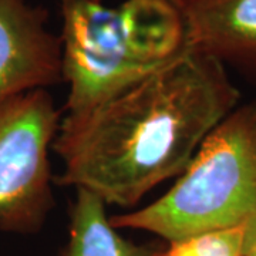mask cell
I'll return each mask as SVG.
<instances>
[{
	"label": "cell",
	"mask_w": 256,
	"mask_h": 256,
	"mask_svg": "<svg viewBox=\"0 0 256 256\" xmlns=\"http://www.w3.org/2000/svg\"><path fill=\"white\" fill-rule=\"evenodd\" d=\"M106 202L96 194L76 190L70 210V235L60 256H161L164 246L140 245L121 236L111 225Z\"/></svg>",
	"instance_id": "obj_7"
},
{
	"label": "cell",
	"mask_w": 256,
	"mask_h": 256,
	"mask_svg": "<svg viewBox=\"0 0 256 256\" xmlns=\"http://www.w3.org/2000/svg\"><path fill=\"white\" fill-rule=\"evenodd\" d=\"M168 244L212 230L256 226V100L238 106L204 140L175 185L156 202L110 216Z\"/></svg>",
	"instance_id": "obj_3"
},
{
	"label": "cell",
	"mask_w": 256,
	"mask_h": 256,
	"mask_svg": "<svg viewBox=\"0 0 256 256\" xmlns=\"http://www.w3.org/2000/svg\"><path fill=\"white\" fill-rule=\"evenodd\" d=\"M194 50L256 77V0H184Z\"/></svg>",
	"instance_id": "obj_6"
},
{
	"label": "cell",
	"mask_w": 256,
	"mask_h": 256,
	"mask_svg": "<svg viewBox=\"0 0 256 256\" xmlns=\"http://www.w3.org/2000/svg\"><path fill=\"white\" fill-rule=\"evenodd\" d=\"M249 226L212 230L168 244L161 256H245Z\"/></svg>",
	"instance_id": "obj_8"
},
{
	"label": "cell",
	"mask_w": 256,
	"mask_h": 256,
	"mask_svg": "<svg viewBox=\"0 0 256 256\" xmlns=\"http://www.w3.org/2000/svg\"><path fill=\"white\" fill-rule=\"evenodd\" d=\"M239 98L225 66L192 50L92 108L66 112L52 146L63 162L56 182L92 192L106 205L136 206L182 174Z\"/></svg>",
	"instance_id": "obj_1"
},
{
	"label": "cell",
	"mask_w": 256,
	"mask_h": 256,
	"mask_svg": "<svg viewBox=\"0 0 256 256\" xmlns=\"http://www.w3.org/2000/svg\"><path fill=\"white\" fill-rule=\"evenodd\" d=\"M245 256H256V230L249 232Z\"/></svg>",
	"instance_id": "obj_9"
},
{
	"label": "cell",
	"mask_w": 256,
	"mask_h": 256,
	"mask_svg": "<svg viewBox=\"0 0 256 256\" xmlns=\"http://www.w3.org/2000/svg\"><path fill=\"white\" fill-rule=\"evenodd\" d=\"M67 112L100 104L191 53L184 0H60Z\"/></svg>",
	"instance_id": "obj_2"
},
{
	"label": "cell",
	"mask_w": 256,
	"mask_h": 256,
	"mask_svg": "<svg viewBox=\"0 0 256 256\" xmlns=\"http://www.w3.org/2000/svg\"><path fill=\"white\" fill-rule=\"evenodd\" d=\"M47 20L28 0H0V104L63 80L62 38Z\"/></svg>",
	"instance_id": "obj_5"
},
{
	"label": "cell",
	"mask_w": 256,
	"mask_h": 256,
	"mask_svg": "<svg viewBox=\"0 0 256 256\" xmlns=\"http://www.w3.org/2000/svg\"><path fill=\"white\" fill-rule=\"evenodd\" d=\"M60 122L46 88L0 104V230L36 234L54 206L48 154Z\"/></svg>",
	"instance_id": "obj_4"
}]
</instances>
